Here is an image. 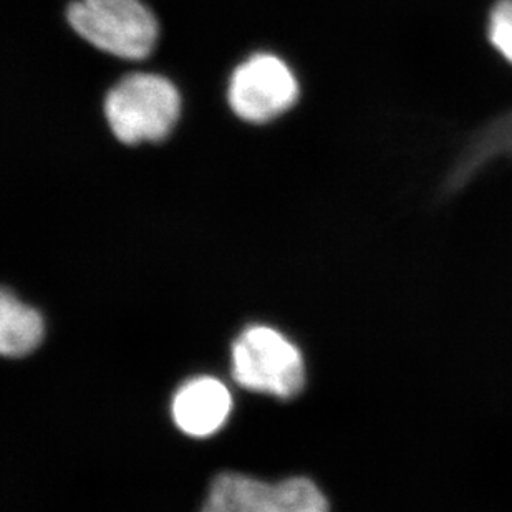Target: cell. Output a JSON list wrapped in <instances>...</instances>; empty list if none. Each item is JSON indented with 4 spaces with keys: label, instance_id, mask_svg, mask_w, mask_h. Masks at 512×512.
Here are the masks:
<instances>
[{
    "label": "cell",
    "instance_id": "cell-9",
    "mask_svg": "<svg viewBox=\"0 0 512 512\" xmlns=\"http://www.w3.org/2000/svg\"><path fill=\"white\" fill-rule=\"evenodd\" d=\"M488 39L493 49L512 65V0H498L489 12Z\"/></svg>",
    "mask_w": 512,
    "mask_h": 512
},
{
    "label": "cell",
    "instance_id": "cell-1",
    "mask_svg": "<svg viewBox=\"0 0 512 512\" xmlns=\"http://www.w3.org/2000/svg\"><path fill=\"white\" fill-rule=\"evenodd\" d=\"M179 115L178 88L156 73H130L110 88L105 98L108 125L125 145L165 140L178 123Z\"/></svg>",
    "mask_w": 512,
    "mask_h": 512
},
{
    "label": "cell",
    "instance_id": "cell-5",
    "mask_svg": "<svg viewBox=\"0 0 512 512\" xmlns=\"http://www.w3.org/2000/svg\"><path fill=\"white\" fill-rule=\"evenodd\" d=\"M231 395L223 383L199 377L184 383L174 395L173 418L179 430L189 436L213 435L228 420Z\"/></svg>",
    "mask_w": 512,
    "mask_h": 512
},
{
    "label": "cell",
    "instance_id": "cell-6",
    "mask_svg": "<svg viewBox=\"0 0 512 512\" xmlns=\"http://www.w3.org/2000/svg\"><path fill=\"white\" fill-rule=\"evenodd\" d=\"M199 512H276L274 484L244 474H219Z\"/></svg>",
    "mask_w": 512,
    "mask_h": 512
},
{
    "label": "cell",
    "instance_id": "cell-2",
    "mask_svg": "<svg viewBox=\"0 0 512 512\" xmlns=\"http://www.w3.org/2000/svg\"><path fill=\"white\" fill-rule=\"evenodd\" d=\"M67 17L88 44L123 60H143L158 40V20L141 0H75Z\"/></svg>",
    "mask_w": 512,
    "mask_h": 512
},
{
    "label": "cell",
    "instance_id": "cell-4",
    "mask_svg": "<svg viewBox=\"0 0 512 512\" xmlns=\"http://www.w3.org/2000/svg\"><path fill=\"white\" fill-rule=\"evenodd\" d=\"M299 98V82L277 55H251L239 63L228 87L232 112L247 123H269L289 112Z\"/></svg>",
    "mask_w": 512,
    "mask_h": 512
},
{
    "label": "cell",
    "instance_id": "cell-3",
    "mask_svg": "<svg viewBox=\"0 0 512 512\" xmlns=\"http://www.w3.org/2000/svg\"><path fill=\"white\" fill-rule=\"evenodd\" d=\"M232 377L252 392L290 400L304 388V360L299 348L281 332L254 325L232 345Z\"/></svg>",
    "mask_w": 512,
    "mask_h": 512
},
{
    "label": "cell",
    "instance_id": "cell-7",
    "mask_svg": "<svg viewBox=\"0 0 512 512\" xmlns=\"http://www.w3.org/2000/svg\"><path fill=\"white\" fill-rule=\"evenodd\" d=\"M44 337L42 315L20 302L9 289L0 297V352L19 358L34 352Z\"/></svg>",
    "mask_w": 512,
    "mask_h": 512
},
{
    "label": "cell",
    "instance_id": "cell-8",
    "mask_svg": "<svg viewBox=\"0 0 512 512\" xmlns=\"http://www.w3.org/2000/svg\"><path fill=\"white\" fill-rule=\"evenodd\" d=\"M276 512H330L324 493L307 478L284 479L274 484Z\"/></svg>",
    "mask_w": 512,
    "mask_h": 512
}]
</instances>
